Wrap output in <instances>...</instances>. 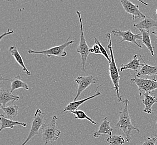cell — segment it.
<instances>
[{"label": "cell", "mask_w": 157, "mask_h": 145, "mask_svg": "<svg viewBox=\"0 0 157 145\" xmlns=\"http://www.w3.org/2000/svg\"><path fill=\"white\" fill-rule=\"evenodd\" d=\"M124 106L123 109L119 112V121L115 125V128L123 131L125 134L127 142H130L131 140V133L133 130L140 132V130L133 126L130 119V116L128 111V100H123Z\"/></svg>", "instance_id": "cell-1"}, {"label": "cell", "mask_w": 157, "mask_h": 145, "mask_svg": "<svg viewBox=\"0 0 157 145\" xmlns=\"http://www.w3.org/2000/svg\"><path fill=\"white\" fill-rule=\"evenodd\" d=\"M106 38L108 40L109 44L108 45V48L109 49L110 53V59L111 61L109 63V72L110 77L112 80V83L114 85V87L112 88L114 89L117 97L118 98V102H123V100L122 99V97L121 96V94L119 93V80L121 79V76L119 75V73L118 72V68L117 66V64L115 63L114 55L113 50V45H112V38H111V34L108 33L106 34Z\"/></svg>", "instance_id": "cell-2"}, {"label": "cell", "mask_w": 157, "mask_h": 145, "mask_svg": "<svg viewBox=\"0 0 157 145\" xmlns=\"http://www.w3.org/2000/svg\"><path fill=\"white\" fill-rule=\"evenodd\" d=\"M58 119V117L54 116L48 123L42 126L41 130L42 131V139L45 145L57 140L60 137L61 132L58 129L56 124Z\"/></svg>", "instance_id": "cell-3"}, {"label": "cell", "mask_w": 157, "mask_h": 145, "mask_svg": "<svg viewBox=\"0 0 157 145\" xmlns=\"http://www.w3.org/2000/svg\"><path fill=\"white\" fill-rule=\"evenodd\" d=\"M47 118V115L42 112L40 109H37L35 115L33 116L31 124L30 133L27 139L25 141L22 145H25L30 140L33 139L34 136H36L39 132L40 130L41 129L42 126L44 124L45 121Z\"/></svg>", "instance_id": "cell-4"}, {"label": "cell", "mask_w": 157, "mask_h": 145, "mask_svg": "<svg viewBox=\"0 0 157 145\" xmlns=\"http://www.w3.org/2000/svg\"><path fill=\"white\" fill-rule=\"evenodd\" d=\"M70 37L67 38V41L63 43V44L60 45L52 47V48L48 49L45 50H41V51H35L33 49H29L28 53L31 54H40L45 55L48 57H50L52 56L58 57H67V52L65 51V48L67 46L72 45L74 42V40H69Z\"/></svg>", "instance_id": "cell-5"}, {"label": "cell", "mask_w": 157, "mask_h": 145, "mask_svg": "<svg viewBox=\"0 0 157 145\" xmlns=\"http://www.w3.org/2000/svg\"><path fill=\"white\" fill-rule=\"evenodd\" d=\"M131 83H135L139 90V96L141 97L145 94H151L157 89V81L155 78L153 79L139 78L135 77L131 79Z\"/></svg>", "instance_id": "cell-6"}, {"label": "cell", "mask_w": 157, "mask_h": 145, "mask_svg": "<svg viewBox=\"0 0 157 145\" xmlns=\"http://www.w3.org/2000/svg\"><path fill=\"white\" fill-rule=\"evenodd\" d=\"M76 14L78 16V20L80 25V39L78 44V46L76 49V52L80 54L82 57V65L83 68V70L85 71V64L88 58V55L89 54V48L85 38L84 29H83V24L82 21L81 12L78 11H76Z\"/></svg>", "instance_id": "cell-7"}, {"label": "cell", "mask_w": 157, "mask_h": 145, "mask_svg": "<svg viewBox=\"0 0 157 145\" xmlns=\"http://www.w3.org/2000/svg\"><path fill=\"white\" fill-rule=\"evenodd\" d=\"M112 33L113 34L114 36H119L123 38L122 40L119 44L124 41H128V42H131L132 44H135L140 49L143 48L142 46L139 45V44L136 42V40H142V33H138L135 35L132 32V31H122L120 29H114L113 30Z\"/></svg>", "instance_id": "cell-8"}, {"label": "cell", "mask_w": 157, "mask_h": 145, "mask_svg": "<svg viewBox=\"0 0 157 145\" xmlns=\"http://www.w3.org/2000/svg\"><path fill=\"white\" fill-rule=\"evenodd\" d=\"M75 82L78 83V88L77 90V94L75 97L74 101H77L82 92L84 91L86 88H88L91 84L97 83L98 82V80L94 76H80L76 79Z\"/></svg>", "instance_id": "cell-9"}, {"label": "cell", "mask_w": 157, "mask_h": 145, "mask_svg": "<svg viewBox=\"0 0 157 145\" xmlns=\"http://www.w3.org/2000/svg\"><path fill=\"white\" fill-rule=\"evenodd\" d=\"M121 3L125 12L133 16V21H135L136 18H146L139 9V5H134L128 0H121Z\"/></svg>", "instance_id": "cell-10"}, {"label": "cell", "mask_w": 157, "mask_h": 145, "mask_svg": "<svg viewBox=\"0 0 157 145\" xmlns=\"http://www.w3.org/2000/svg\"><path fill=\"white\" fill-rule=\"evenodd\" d=\"M110 121H108L107 117H105L100 124L99 129L94 132V137L98 138V137L102 135H108L109 137H112V132L113 130L110 126Z\"/></svg>", "instance_id": "cell-11"}, {"label": "cell", "mask_w": 157, "mask_h": 145, "mask_svg": "<svg viewBox=\"0 0 157 145\" xmlns=\"http://www.w3.org/2000/svg\"><path fill=\"white\" fill-rule=\"evenodd\" d=\"M1 80H7L11 82V89L10 92L12 93L16 89H18L20 88H24L25 90H29V86L27 83L22 81L21 76L20 75L16 76L13 79L5 78L2 76H1Z\"/></svg>", "instance_id": "cell-12"}, {"label": "cell", "mask_w": 157, "mask_h": 145, "mask_svg": "<svg viewBox=\"0 0 157 145\" xmlns=\"http://www.w3.org/2000/svg\"><path fill=\"white\" fill-rule=\"evenodd\" d=\"M20 97L15 96L7 89H1L0 91V107H6V104L9 102L18 101Z\"/></svg>", "instance_id": "cell-13"}, {"label": "cell", "mask_w": 157, "mask_h": 145, "mask_svg": "<svg viewBox=\"0 0 157 145\" xmlns=\"http://www.w3.org/2000/svg\"><path fill=\"white\" fill-rule=\"evenodd\" d=\"M101 94V92H99V91H97L95 92V93L93 96H91L90 97L86 98L84 100H77V101H73V102H70V103L67 105V106L65 108L64 110L63 111V112H71L73 111H75L78 110L79 106H81L83 103H85V102L88 101L89 100L93 99L95 97L99 96Z\"/></svg>", "instance_id": "cell-14"}, {"label": "cell", "mask_w": 157, "mask_h": 145, "mask_svg": "<svg viewBox=\"0 0 157 145\" xmlns=\"http://www.w3.org/2000/svg\"><path fill=\"white\" fill-rule=\"evenodd\" d=\"M133 26L136 29H139V30H145L149 31L153 27H157V21H155L149 16H147L144 19L137 24H134Z\"/></svg>", "instance_id": "cell-15"}, {"label": "cell", "mask_w": 157, "mask_h": 145, "mask_svg": "<svg viewBox=\"0 0 157 145\" xmlns=\"http://www.w3.org/2000/svg\"><path fill=\"white\" fill-rule=\"evenodd\" d=\"M143 64H140V61L138 58V55H134L133 59L126 64H122L121 67V72H123L124 70L130 69L132 70L135 72H139V70L141 69Z\"/></svg>", "instance_id": "cell-16"}, {"label": "cell", "mask_w": 157, "mask_h": 145, "mask_svg": "<svg viewBox=\"0 0 157 145\" xmlns=\"http://www.w3.org/2000/svg\"><path fill=\"white\" fill-rule=\"evenodd\" d=\"M139 57L143 63V65L139 70V72L137 73L136 77L138 78L139 76H150L154 75L157 76V66H151L147 64L143 59L142 56L140 55H139Z\"/></svg>", "instance_id": "cell-17"}, {"label": "cell", "mask_w": 157, "mask_h": 145, "mask_svg": "<svg viewBox=\"0 0 157 145\" xmlns=\"http://www.w3.org/2000/svg\"><path fill=\"white\" fill-rule=\"evenodd\" d=\"M9 52L12 55V57L15 58L16 62L22 68L23 72L27 75V76H30L31 72L29 70L27 69V68L25 65L24 62L23 61V59L18 52V49L15 45L11 46L10 47Z\"/></svg>", "instance_id": "cell-18"}, {"label": "cell", "mask_w": 157, "mask_h": 145, "mask_svg": "<svg viewBox=\"0 0 157 145\" xmlns=\"http://www.w3.org/2000/svg\"><path fill=\"white\" fill-rule=\"evenodd\" d=\"M1 116V128L0 131H2L3 129L6 128H10L13 129L15 126H22V127H26L27 124L24 122H20L18 121H12L8 118H6L4 117V116L2 114L0 115Z\"/></svg>", "instance_id": "cell-19"}, {"label": "cell", "mask_w": 157, "mask_h": 145, "mask_svg": "<svg viewBox=\"0 0 157 145\" xmlns=\"http://www.w3.org/2000/svg\"><path fill=\"white\" fill-rule=\"evenodd\" d=\"M144 98L142 100L143 104L145 106V108L144 109L143 112L147 114H151L152 113L151 107L155 103H157V97L153 96L151 94H144Z\"/></svg>", "instance_id": "cell-20"}, {"label": "cell", "mask_w": 157, "mask_h": 145, "mask_svg": "<svg viewBox=\"0 0 157 145\" xmlns=\"http://www.w3.org/2000/svg\"><path fill=\"white\" fill-rule=\"evenodd\" d=\"M0 108L4 112L5 115L3 116L6 118L12 120V119L16 118L18 116V107L15 104L10 105L6 107H0Z\"/></svg>", "instance_id": "cell-21"}, {"label": "cell", "mask_w": 157, "mask_h": 145, "mask_svg": "<svg viewBox=\"0 0 157 145\" xmlns=\"http://www.w3.org/2000/svg\"><path fill=\"white\" fill-rule=\"evenodd\" d=\"M140 32L142 33V42L144 45L147 46L148 50L151 52V56L154 57V50L153 46L151 45V34L149 31L145 30H140Z\"/></svg>", "instance_id": "cell-22"}, {"label": "cell", "mask_w": 157, "mask_h": 145, "mask_svg": "<svg viewBox=\"0 0 157 145\" xmlns=\"http://www.w3.org/2000/svg\"><path fill=\"white\" fill-rule=\"evenodd\" d=\"M106 141L109 145H123L127 142V140L120 135H114L107 139Z\"/></svg>", "instance_id": "cell-23"}, {"label": "cell", "mask_w": 157, "mask_h": 145, "mask_svg": "<svg viewBox=\"0 0 157 145\" xmlns=\"http://www.w3.org/2000/svg\"><path fill=\"white\" fill-rule=\"evenodd\" d=\"M70 113H73L74 115H75V119H79V120H87L88 121H89L91 123H92L93 124H95V125H97V123L93 121L91 118H90L89 116H87V115L82 110H76L75 111H73L71 112Z\"/></svg>", "instance_id": "cell-24"}, {"label": "cell", "mask_w": 157, "mask_h": 145, "mask_svg": "<svg viewBox=\"0 0 157 145\" xmlns=\"http://www.w3.org/2000/svg\"><path fill=\"white\" fill-rule=\"evenodd\" d=\"M94 40H95V44H97L98 45H99V46L100 49V51H101V53H102V55H103V56H104V57H105L106 60L109 61V63H110L111 61V59H110V57H109V56L108 54V53L106 52L105 48L103 46V45H101V44L99 40L97 39V37H94Z\"/></svg>", "instance_id": "cell-25"}, {"label": "cell", "mask_w": 157, "mask_h": 145, "mask_svg": "<svg viewBox=\"0 0 157 145\" xmlns=\"http://www.w3.org/2000/svg\"><path fill=\"white\" fill-rule=\"evenodd\" d=\"M157 141V135H154L150 137H147L142 145H155Z\"/></svg>", "instance_id": "cell-26"}, {"label": "cell", "mask_w": 157, "mask_h": 145, "mask_svg": "<svg viewBox=\"0 0 157 145\" xmlns=\"http://www.w3.org/2000/svg\"><path fill=\"white\" fill-rule=\"evenodd\" d=\"M92 48L94 49V54H95L102 55V53H101V52L100 51V49L99 45H98L97 44H95V45L93 46Z\"/></svg>", "instance_id": "cell-27"}, {"label": "cell", "mask_w": 157, "mask_h": 145, "mask_svg": "<svg viewBox=\"0 0 157 145\" xmlns=\"http://www.w3.org/2000/svg\"><path fill=\"white\" fill-rule=\"evenodd\" d=\"M14 33V31L12 29H8L7 31H6V33H3L1 37H0V40H2V37H3L4 36H7V35H10V34H11V33Z\"/></svg>", "instance_id": "cell-28"}, {"label": "cell", "mask_w": 157, "mask_h": 145, "mask_svg": "<svg viewBox=\"0 0 157 145\" xmlns=\"http://www.w3.org/2000/svg\"><path fill=\"white\" fill-rule=\"evenodd\" d=\"M151 33H153V34H154V35L155 36L156 38L157 39V29H155V30L151 32Z\"/></svg>", "instance_id": "cell-29"}, {"label": "cell", "mask_w": 157, "mask_h": 145, "mask_svg": "<svg viewBox=\"0 0 157 145\" xmlns=\"http://www.w3.org/2000/svg\"><path fill=\"white\" fill-rule=\"evenodd\" d=\"M89 53H91V54H94V49H93V48H89Z\"/></svg>", "instance_id": "cell-30"}, {"label": "cell", "mask_w": 157, "mask_h": 145, "mask_svg": "<svg viewBox=\"0 0 157 145\" xmlns=\"http://www.w3.org/2000/svg\"><path fill=\"white\" fill-rule=\"evenodd\" d=\"M156 14L157 15V10H156Z\"/></svg>", "instance_id": "cell-31"}, {"label": "cell", "mask_w": 157, "mask_h": 145, "mask_svg": "<svg viewBox=\"0 0 157 145\" xmlns=\"http://www.w3.org/2000/svg\"></svg>", "instance_id": "cell-32"}]
</instances>
